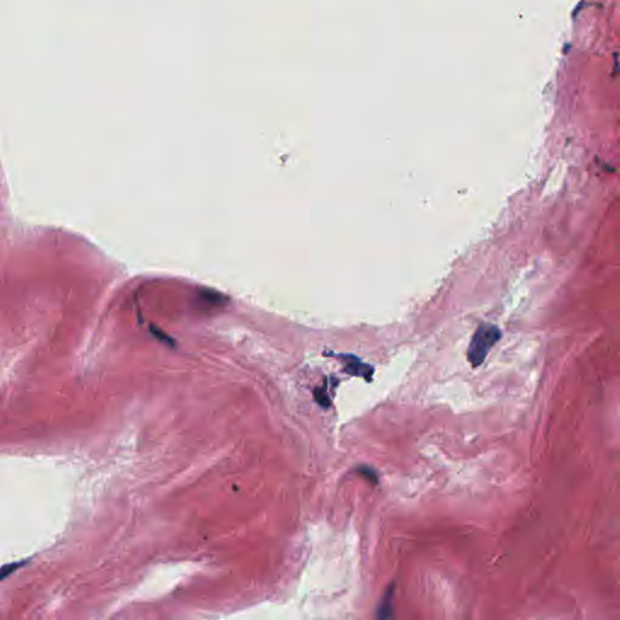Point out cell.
<instances>
[{"label":"cell","instance_id":"6da1fadb","mask_svg":"<svg viewBox=\"0 0 620 620\" xmlns=\"http://www.w3.org/2000/svg\"><path fill=\"white\" fill-rule=\"evenodd\" d=\"M501 338V330L497 328L496 325L492 323L480 325L473 335L469 348L466 351L468 361L471 363V366L474 368L481 366L487 358L490 350Z\"/></svg>","mask_w":620,"mask_h":620},{"label":"cell","instance_id":"7a4b0ae2","mask_svg":"<svg viewBox=\"0 0 620 620\" xmlns=\"http://www.w3.org/2000/svg\"><path fill=\"white\" fill-rule=\"evenodd\" d=\"M331 355H332V356H336V358L341 360L343 365H344V372L348 373L350 376L363 378V379L368 382V383L372 381L375 368H373L371 365H368V363L361 361L358 356L351 354L335 355L333 353H331Z\"/></svg>","mask_w":620,"mask_h":620},{"label":"cell","instance_id":"277c9868","mask_svg":"<svg viewBox=\"0 0 620 620\" xmlns=\"http://www.w3.org/2000/svg\"><path fill=\"white\" fill-rule=\"evenodd\" d=\"M368 470H370V469H368V468H366V466H361V470H359V471L363 475H368ZM370 480H372V481H376V483H377V476H376V475H375V471H372V473H371V476H370Z\"/></svg>","mask_w":620,"mask_h":620},{"label":"cell","instance_id":"3957f363","mask_svg":"<svg viewBox=\"0 0 620 620\" xmlns=\"http://www.w3.org/2000/svg\"><path fill=\"white\" fill-rule=\"evenodd\" d=\"M314 399L323 408H328L331 405V399L328 398V389L325 386L314 390Z\"/></svg>","mask_w":620,"mask_h":620}]
</instances>
